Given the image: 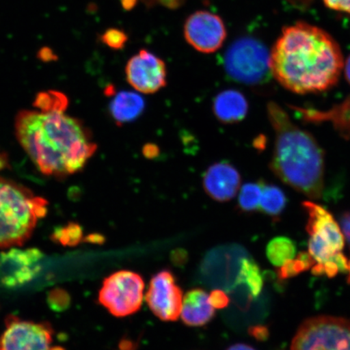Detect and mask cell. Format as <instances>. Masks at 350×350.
<instances>
[{
	"label": "cell",
	"instance_id": "9",
	"mask_svg": "<svg viewBox=\"0 0 350 350\" xmlns=\"http://www.w3.org/2000/svg\"><path fill=\"white\" fill-rule=\"evenodd\" d=\"M146 299L151 312L161 321H178L182 312L183 291L172 271L163 269L153 275Z\"/></svg>",
	"mask_w": 350,
	"mask_h": 350
},
{
	"label": "cell",
	"instance_id": "19",
	"mask_svg": "<svg viewBox=\"0 0 350 350\" xmlns=\"http://www.w3.org/2000/svg\"><path fill=\"white\" fill-rule=\"evenodd\" d=\"M236 286H244L252 299H258L264 287V278L255 260L244 257L241 261Z\"/></svg>",
	"mask_w": 350,
	"mask_h": 350
},
{
	"label": "cell",
	"instance_id": "10",
	"mask_svg": "<svg viewBox=\"0 0 350 350\" xmlns=\"http://www.w3.org/2000/svg\"><path fill=\"white\" fill-rule=\"evenodd\" d=\"M185 36L196 51L209 54L220 49L226 38V29L220 16L199 11L186 21Z\"/></svg>",
	"mask_w": 350,
	"mask_h": 350
},
{
	"label": "cell",
	"instance_id": "4",
	"mask_svg": "<svg viewBox=\"0 0 350 350\" xmlns=\"http://www.w3.org/2000/svg\"><path fill=\"white\" fill-rule=\"evenodd\" d=\"M46 211V200L18 183L0 178V248L23 245Z\"/></svg>",
	"mask_w": 350,
	"mask_h": 350
},
{
	"label": "cell",
	"instance_id": "35",
	"mask_svg": "<svg viewBox=\"0 0 350 350\" xmlns=\"http://www.w3.org/2000/svg\"><path fill=\"white\" fill-rule=\"evenodd\" d=\"M226 350H256L253 347H250V345H245L242 343L235 344L233 345H231L228 349Z\"/></svg>",
	"mask_w": 350,
	"mask_h": 350
},
{
	"label": "cell",
	"instance_id": "38",
	"mask_svg": "<svg viewBox=\"0 0 350 350\" xmlns=\"http://www.w3.org/2000/svg\"><path fill=\"white\" fill-rule=\"evenodd\" d=\"M7 164L6 157L4 155H0V170L5 167Z\"/></svg>",
	"mask_w": 350,
	"mask_h": 350
},
{
	"label": "cell",
	"instance_id": "3",
	"mask_svg": "<svg viewBox=\"0 0 350 350\" xmlns=\"http://www.w3.org/2000/svg\"><path fill=\"white\" fill-rule=\"evenodd\" d=\"M275 131L271 170L280 180L310 199H321L325 187V152L313 135L293 122L278 104L267 106Z\"/></svg>",
	"mask_w": 350,
	"mask_h": 350
},
{
	"label": "cell",
	"instance_id": "27",
	"mask_svg": "<svg viewBox=\"0 0 350 350\" xmlns=\"http://www.w3.org/2000/svg\"><path fill=\"white\" fill-rule=\"evenodd\" d=\"M208 301L213 308L223 309L228 306L230 299L226 293L221 290L213 291L208 296Z\"/></svg>",
	"mask_w": 350,
	"mask_h": 350
},
{
	"label": "cell",
	"instance_id": "32",
	"mask_svg": "<svg viewBox=\"0 0 350 350\" xmlns=\"http://www.w3.org/2000/svg\"><path fill=\"white\" fill-rule=\"evenodd\" d=\"M172 260L176 265H185L187 261V253L182 249H178V250L172 252Z\"/></svg>",
	"mask_w": 350,
	"mask_h": 350
},
{
	"label": "cell",
	"instance_id": "7",
	"mask_svg": "<svg viewBox=\"0 0 350 350\" xmlns=\"http://www.w3.org/2000/svg\"><path fill=\"white\" fill-rule=\"evenodd\" d=\"M144 282L141 275L122 270L104 280L98 301L116 317H126L141 309Z\"/></svg>",
	"mask_w": 350,
	"mask_h": 350
},
{
	"label": "cell",
	"instance_id": "22",
	"mask_svg": "<svg viewBox=\"0 0 350 350\" xmlns=\"http://www.w3.org/2000/svg\"><path fill=\"white\" fill-rule=\"evenodd\" d=\"M262 181L248 183L241 188L238 204L241 211L251 213L260 209Z\"/></svg>",
	"mask_w": 350,
	"mask_h": 350
},
{
	"label": "cell",
	"instance_id": "17",
	"mask_svg": "<svg viewBox=\"0 0 350 350\" xmlns=\"http://www.w3.org/2000/svg\"><path fill=\"white\" fill-rule=\"evenodd\" d=\"M146 102L141 95L131 91H121L109 103V112L118 125L130 124L141 117Z\"/></svg>",
	"mask_w": 350,
	"mask_h": 350
},
{
	"label": "cell",
	"instance_id": "25",
	"mask_svg": "<svg viewBox=\"0 0 350 350\" xmlns=\"http://www.w3.org/2000/svg\"><path fill=\"white\" fill-rule=\"evenodd\" d=\"M103 39L105 44L116 50L122 49L128 41L125 33L116 29H109L104 33Z\"/></svg>",
	"mask_w": 350,
	"mask_h": 350
},
{
	"label": "cell",
	"instance_id": "6",
	"mask_svg": "<svg viewBox=\"0 0 350 350\" xmlns=\"http://www.w3.org/2000/svg\"><path fill=\"white\" fill-rule=\"evenodd\" d=\"M291 350H350V322L330 317L308 319L293 340Z\"/></svg>",
	"mask_w": 350,
	"mask_h": 350
},
{
	"label": "cell",
	"instance_id": "21",
	"mask_svg": "<svg viewBox=\"0 0 350 350\" xmlns=\"http://www.w3.org/2000/svg\"><path fill=\"white\" fill-rule=\"evenodd\" d=\"M296 253L294 241L283 236L271 240L266 247L267 258L275 267H281L286 261L294 259Z\"/></svg>",
	"mask_w": 350,
	"mask_h": 350
},
{
	"label": "cell",
	"instance_id": "13",
	"mask_svg": "<svg viewBox=\"0 0 350 350\" xmlns=\"http://www.w3.org/2000/svg\"><path fill=\"white\" fill-rule=\"evenodd\" d=\"M303 207L308 216L306 229L310 237L321 241L335 253L342 252L345 238L332 214L312 201H305Z\"/></svg>",
	"mask_w": 350,
	"mask_h": 350
},
{
	"label": "cell",
	"instance_id": "2",
	"mask_svg": "<svg viewBox=\"0 0 350 350\" xmlns=\"http://www.w3.org/2000/svg\"><path fill=\"white\" fill-rule=\"evenodd\" d=\"M63 108L22 111L16 119L21 146L40 172L64 177L77 173L97 150L90 134Z\"/></svg>",
	"mask_w": 350,
	"mask_h": 350
},
{
	"label": "cell",
	"instance_id": "26",
	"mask_svg": "<svg viewBox=\"0 0 350 350\" xmlns=\"http://www.w3.org/2000/svg\"><path fill=\"white\" fill-rule=\"evenodd\" d=\"M295 5H308L313 0H288ZM325 6L339 12L350 13V0H322Z\"/></svg>",
	"mask_w": 350,
	"mask_h": 350
},
{
	"label": "cell",
	"instance_id": "14",
	"mask_svg": "<svg viewBox=\"0 0 350 350\" xmlns=\"http://www.w3.org/2000/svg\"><path fill=\"white\" fill-rule=\"evenodd\" d=\"M240 185L239 170L228 161L212 165L204 174V191L218 202H227L233 199L237 195Z\"/></svg>",
	"mask_w": 350,
	"mask_h": 350
},
{
	"label": "cell",
	"instance_id": "1",
	"mask_svg": "<svg viewBox=\"0 0 350 350\" xmlns=\"http://www.w3.org/2000/svg\"><path fill=\"white\" fill-rule=\"evenodd\" d=\"M343 66L338 42L323 29L304 22L284 29L270 54L273 77L297 94L332 89Z\"/></svg>",
	"mask_w": 350,
	"mask_h": 350
},
{
	"label": "cell",
	"instance_id": "23",
	"mask_svg": "<svg viewBox=\"0 0 350 350\" xmlns=\"http://www.w3.org/2000/svg\"><path fill=\"white\" fill-rule=\"evenodd\" d=\"M317 264L309 252H300L295 260H290L279 267L278 271L280 280H287L306 272Z\"/></svg>",
	"mask_w": 350,
	"mask_h": 350
},
{
	"label": "cell",
	"instance_id": "5",
	"mask_svg": "<svg viewBox=\"0 0 350 350\" xmlns=\"http://www.w3.org/2000/svg\"><path fill=\"white\" fill-rule=\"evenodd\" d=\"M223 67L232 81L246 85H264L273 76L268 49L252 37L241 38L231 44L223 58Z\"/></svg>",
	"mask_w": 350,
	"mask_h": 350
},
{
	"label": "cell",
	"instance_id": "11",
	"mask_svg": "<svg viewBox=\"0 0 350 350\" xmlns=\"http://www.w3.org/2000/svg\"><path fill=\"white\" fill-rule=\"evenodd\" d=\"M125 71L126 81L141 93L154 94L166 85L167 74L164 61L146 50L131 57Z\"/></svg>",
	"mask_w": 350,
	"mask_h": 350
},
{
	"label": "cell",
	"instance_id": "8",
	"mask_svg": "<svg viewBox=\"0 0 350 350\" xmlns=\"http://www.w3.org/2000/svg\"><path fill=\"white\" fill-rule=\"evenodd\" d=\"M54 330L50 323L23 321L8 317L0 336V350H64L53 345Z\"/></svg>",
	"mask_w": 350,
	"mask_h": 350
},
{
	"label": "cell",
	"instance_id": "20",
	"mask_svg": "<svg viewBox=\"0 0 350 350\" xmlns=\"http://www.w3.org/2000/svg\"><path fill=\"white\" fill-rule=\"evenodd\" d=\"M287 198L284 192L278 186L262 181L260 209L269 217H278L286 209Z\"/></svg>",
	"mask_w": 350,
	"mask_h": 350
},
{
	"label": "cell",
	"instance_id": "16",
	"mask_svg": "<svg viewBox=\"0 0 350 350\" xmlns=\"http://www.w3.org/2000/svg\"><path fill=\"white\" fill-rule=\"evenodd\" d=\"M213 109L214 115L222 124H238L247 115L248 103L241 92L227 90L216 96Z\"/></svg>",
	"mask_w": 350,
	"mask_h": 350
},
{
	"label": "cell",
	"instance_id": "29",
	"mask_svg": "<svg viewBox=\"0 0 350 350\" xmlns=\"http://www.w3.org/2000/svg\"><path fill=\"white\" fill-rule=\"evenodd\" d=\"M51 305L52 308H59V306H63L65 308V305H68L69 297H66V294L64 291H54L53 294H51L50 297Z\"/></svg>",
	"mask_w": 350,
	"mask_h": 350
},
{
	"label": "cell",
	"instance_id": "30",
	"mask_svg": "<svg viewBox=\"0 0 350 350\" xmlns=\"http://www.w3.org/2000/svg\"><path fill=\"white\" fill-rule=\"evenodd\" d=\"M340 224L344 232L345 239H347L350 251V211L341 214Z\"/></svg>",
	"mask_w": 350,
	"mask_h": 350
},
{
	"label": "cell",
	"instance_id": "12",
	"mask_svg": "<svg viewBox=\"0 0 350 350\" xmlns=\"http://www.w3.org/2000/svg\"><path fill=\"white\" fill-rule=\"evenodd\" d=\"M42 253L38 249H11L0 254V282L7 287L23 286L40 270Z\"/></svg>",
	"mask_w": 350,
	"mask_h": 350
},
{
	"label": "cell",
	"instance_id": "28",
	"mask_svg": "<svg viewBox=\"0 0 350 350\" xmlns=\"http://www.w3.org/2000/svg\"><path fill=\"white\" fill-rule=\"evenodd\" d=\"M248 334L258 341H265L269 338V330L265 325H254L248 328Z\"/></svg>",
	"mask_w": 350,
	"mask_h": 350
},
{
	"label": "cell",
	"instance_id": "36",
	"mask_svg": "<svg viewBox=\"0 0 350 350\" xmlns=\"http://www.w3.org/2000/svg\"><path fill=\"white\" fill-rule=\"evenodd\" d=\"M160 1L170 8L178 7L181 3V0H160Z\"/></svg>",
	"mask_w": 350,
	"mask_h": 350
},
{
	"label": "cell",
	"instance_id": "33",
	"mask_svg": "<svg viewBox=\"0 0 350 350\" xmlns=\"http://www.w3.org/2000/svg\"><path fill=\"white\" fill-rule=\"evenodd\" d=\"M120 348L121 350H135V343L131 340L122 339L120 344Z\"/></svg>",
	"mask_w": 350,
	"mask_h": 350
},
{
	"label": "cell",
	"instance_id": "24",
	"mask_svg": "<svg viewBox=\"0 0 350 350\" xmlns=\"http://www.w3.org/2000/svg\"><path fill=\"white\" fill-rule=\"evenodd\" d=\"M53 238L64 245H75L80 243L82 238V230L77 224H69L64 228L58 229L54 234Z\"/></svg>",
	"mask_w": 350,
	"mask_h": 350
},
{
	"label": "cell",
	"instance_id": "18",
	"mask_svg": "<svg viewBox=\"0 0 350 350\" xmlns=\"http://www.w3.org/2000/svg\"><path fill=\"white\" fill-rule=\"evenodd\" d=\"M299 113L301 119L312 122L331 121L341 137L350 138V96L342 103L330 109V111L322 112L314 109L295 108Z\"/></svg>",
	"mask_w": 350,
	"mask_h": 350
},
{
	"label": "cell",
	"instance_id": "15",
	"mask_svg": "<svg viewBox=\"0 0 350 350\" xmlns=\"http://www.w3.org/2000/svg\"><path fill=\"white\" fill-rule=\"evenodd\" d=\"M215 308L208 301V295L203 288H195L187 292L183 301L182 321L189 327L207 325L215 317Z\"/></svg>",
	"mask_w": 350,
	"mask_h": 350
},
{
	"label": "cell",
	"instance_id": "34",
	"mask_svg": "<svg viewBox=\"0 0 350 350\" xmlns=\"http://www.w3.org/2000/svg\"><path fill=\"white\" fill-rule=\"evenodd\" d=\"M87 240L90 243L103 244L105 239L103 236L100 234H90L88 236Z\"/></svg>",
	"mask_w": 350,
	"mask_h": 350
},
{
	"label": "cell",
	"instance_id": "37",
	"mask_svg": "<svg viewBox=\"0 0 350 350\" xmlns=\"http://www.w3.org/2000/svg\"><path fill=\"white\" fill-rule=\"evenodd\" d=\"M345 76L350 85V55L348 57L347 62H345Z\"/></svg>",
	"mask_w": 350,
	"mask_h": 350
},
{
	"label": "cell",
	"instance_id": "31",
	"mask_svg": "<svg viewBox=\"0 0 350 350\" xmlns=\"http://www.w3.org/2000/svg\"><path fill=\"white\" fill-rule=\"evenodd\" d=\"M159 153V148L154 144H147L143 148V154L148 159H156Z\"/></svg>",
	"mask_w": 350,
	"mask_h": 350
}]
</instances>
